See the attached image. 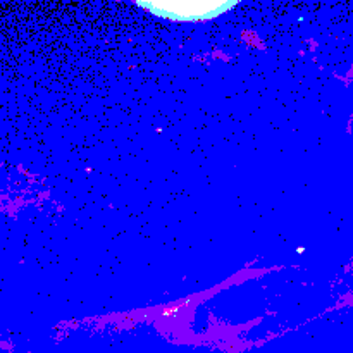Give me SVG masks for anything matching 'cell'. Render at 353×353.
I'll return each instance as SVG.
<instances>
[{
    "label": "cell",
    "instance_id": "6da1fadb",
    "mask_svg": "<svg viewBox=\"0 0 353 353\" xmlns=\"http://www.w3.org/2000/svg\"><path fill=\"white\" fill-rule=\"evenodd\" d=\"M236 2H178V3H145L138 2V7L150 10L152 14L161 17H169L174 21H205L221 16L226 10L233 9Z\"/></svg>",
    "mask_w": 353,
    "mask_h": 353
}]
</instances>
